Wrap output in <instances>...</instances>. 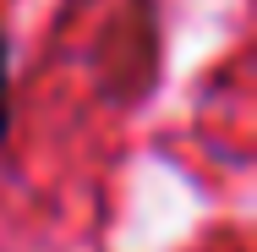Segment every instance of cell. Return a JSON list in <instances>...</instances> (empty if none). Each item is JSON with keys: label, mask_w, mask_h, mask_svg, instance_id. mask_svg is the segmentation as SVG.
<instances>
[{"label": "cell", "mask_w": 257, "mask_h": 252, "mask_svg": "<svg viewBox=\"0 0 257 252\" xmlns=\"http://www.w3.org/2000/svg\"><path fill=\"white\" fill-rule=\"evenodd\" d=\"M17 71H11V33H6V17H0V148L11 143V115H17Z\"/></svg>", "instance_id": "6da1fadb"}]
</instances>
